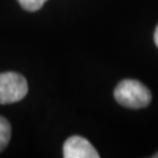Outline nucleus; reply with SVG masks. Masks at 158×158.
<instances>
[{"instance_id": "obj_1", "label": "nucleus", "mask_w": 158, "mask_h": 158, "mask_svg": "<svg viewBox=\"0 0 158 158\" xmlns=\"http://www.w3.org/2000/svg\"><path fill=\"white\" fill-rule=\"evenodd\" d=\"M116 102L132 110H140L150 104L152 94L149 88L135 79H124L113 91Z\"/></svg>"}, {"instance_id": "obj_2", "label": "nucleus", "mask_w": 158, "mask_h": 158, "mask_svg": "<svg viewBox=\"0 0 158 158\" xmlns=\"http://www.w3.org/2000/svg\"><path fill=\"white\" fill-rule=\"evenodd\" d=\"M28 94L27 79L19 73L0 74V104H11L21 100Z\"/></svg>"}, {"instance_id": "obj_3", "label": "nucleus", "mask_w": 158, "mask_h": 158, "mask_svg": "<svg viewBox=\"0 0 158 158\" xmlns=\"http://www.w3.org/2000/svg\"><path fill=\"white\" fill-rule=\"evenodd\" d=\"M65 158H99V153L91 145V142L81 136L67 138L63 145Z\"/></svg>"}, {"instance_id": "obj_4", "label": "nucleus", "mask_w": 158, "mask_h": 158, "mask_svg": "<svg viewBox=\"0 0 158 158\" xmlns=\"http://www.w3.org/2000/svg\"><path fill=\"white\" fill-rule=\"evenodd\" d=\"M11 140V125L6 117L0 116V152L7 148Z\"/></svg>"}, {"instance_id": "obj_5", "label": "nucleus", "mask_w": 158, "mask_h": 158, "mask_svg": "<svg viewBox=\"0 0 158 158\" xmlns=\"http://www.w3.org/2000/svg\"><path fill=\"white\" fill-rule=\"evenodd\" d=\"M25 11H29V12H36L38 9H41L42 6L45 4L46 0H17Z\"/></svg>"}, {"instance_id": "obj_6", "label": "nucleus", "mask_w": 158, "mask_h": 158, "mask_svg": "<svg viewBox=\"0 0 158 158\" xmlns=\"http://www.w3.org/2000/svg\"><path fill=\"white\" fill-rule=\"evenodd\" d=\"M154 42H156V45L158 48V27L156 28V32H154Z\"/></svg>"}, {"instance_id": "obj_7", "label": "nucleus", "mask_w": 158, "mask_h": 158, "mask_svg": "<svg viewBox=\"0 0 158 158\" xmlns=\"http://www.w3.org/2000/svg\"><path fill=\"white\" fill-rule=\"evenodd\" d=\"M154 158H158V154H156V156H154Z\"/></svg>"}]
</instances>
